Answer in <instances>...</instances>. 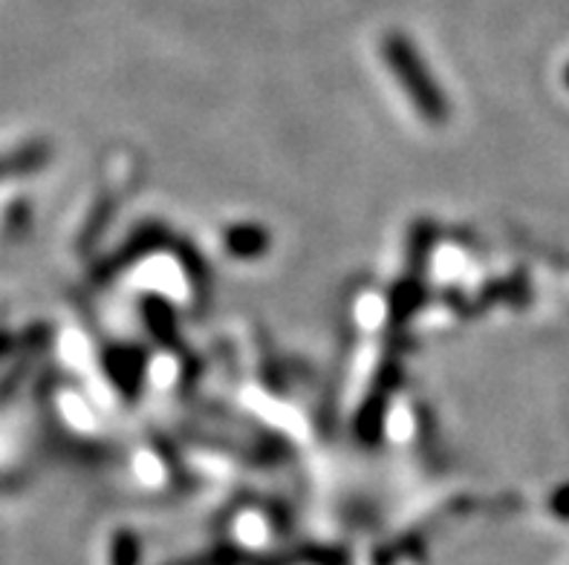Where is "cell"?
I'll return each mask as SVG.
<instances>
[{"instance_id": "obj_1", "label": "cell", "mask_w": 569, "mask_h": 565, "mask_svg": "<svg viewBox=\"0 0 569 565\" xmlns=\"http://www.w3.org/2000/svg\"><path fill=\"white\" fill-rule=\"evenodd\" d=\"M382 52H385V61H388V64L397 70V75H399V81H402L405 90H408V93H411V99L417 101L419 113L426 115L428 122L440 124L442 119L448 115L446 99H442L440 87L431 81L426 64L419 61L417 50H413L411 43H408V38L388 36L382 43Z\"/></svg>"}]
</instances>
